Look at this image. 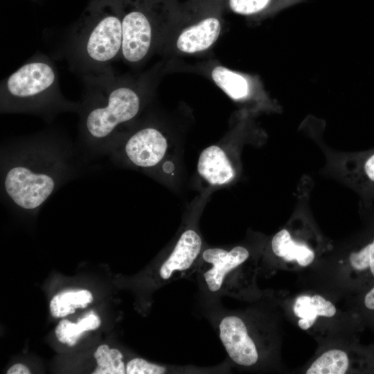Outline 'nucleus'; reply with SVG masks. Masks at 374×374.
<instances>
[{
  "instance_id": "nucleus-14",
  "label": "nucleus",
  "mask_w": 374,
  "mask_h": 374,
  "mask_svg": "<svg viewBox=\"0 0 374 374\" xmlns=\"http://www.w3.org/2000/svg\"><path fill=\"white\" fill-rule=\"evenodd\" d=\"M271 248L278 257L286 261L296 260L302 267L309 265L314 258V253L304 244L294 242L286 229L278 231L272 238Z\"/></svg>"
},
{
  "instance_id": "nucleus-19",
  "label": "nucleus",
  "mask_w": 374,
  "mask_h": 374,
  "mask_svg": "<svg viewBox=\"0 0 374 374\" xmlns=\"http://www.w3.org/2000/svg\"><path fill=\"white\" fill-rule=\"evenodd\" d=\"M224 8L244 16L258 15L268 10L274 0H222Z\"/></svg>"
},
{
  "instance_id": "nucleus-2",
  "label": "nucleus",
  "mask_w": 374,
  "mask_h": 374,
  "mask_svg": "<svg viewBox=\"0 0 374 374\" xmlns=\"http://www.w3.org/2000/svg\"><path fill=\"white\" fill-rule=\"evenodd\" d=\"M79 129L84 143L95 151H108L119 129L139 114L148 91L145 78L116 76L113 69L82 78Z\"/></svg>"
},
{
  "instance_id": "nucleus-18",
  "label": "nucleus",
  "mask_w": 374,
  "mask_h": 374,
  "mask_svg": "<svg viewBox=\"0 0 374 374\" xmlns=\"http://www.w3.org/2000/svg\"><path fill=\"white\" fill-rule=\"evenodd\" d=\"M93 355L98 366L93 374L126 373L123 355L118 349L103 344L97 348Z\"/></svg>"
},
{
  "instance_id": "nucleus-5",
  "label": "nucleus",
  "mask_w": 374,
  "mask_h": 374,
  "mask_svg": "<svg viewBox=\"0 0 374 374\" xmlns=\"http://www.w3.org/2000/svg\"><path fill=\"white\" fill-rule=\"evenodd\" d=\"M180 6L176 0H121V58L131 65L146 60L161 45Z\"/></svg>"
},
{
  "instance_id": "nucleus-23",
  "label": "nucleus",
  "mask_w": 374,
  "mask_h": 374,
  "mask_svg": "<svg viewBox=\"0 0 374 374\" xmlns=\"http://www.w3.org/2000/svg\"><path fill=\"white\" fill-rule=\"evenodd\" d=\"M8 374H29V369L24 364H16L12 366L7 371Z\"/></svg>"
},
{
  "instance_id": "nucleus-6",
  "label": "nucleus",
  "mask_w": 374,
  "mask_h": 374,
  "mask_svg": "<svg viewBox=\"0 0 374 374\" xmlns=\"http://www.w3.org/2000/svg\"><path fill=\"white\" fill-rule=\"evenodd\" d=\"M222 0H191L179 9L172 21L179 30L174 47L183 54H197L208 50L217 42L222 29Z\"/></svg>"
},
{
  "instance_id": "nucleus-16",
  "label": "nucleus",
  "mask_w": 374,
  "mask_h": 374,
  "mask_svg": "<svg viewBox=\"0 0 374 374\" xmlns=\"http://www.w3.org/2000/svg\"><path fill=\"white\" fill-rule=\"evenodd\" d=\"M101 323L98 316L91 314L77 323L67 319L62 320L55 328V335L59 341L72 346L76 344L84 332L98 328Z\"/></svg>"
},
{
  "instance_id": "nucleus-20",
  "label": "nucleus",
  "mask_w": 374,
  "mask_h": 374,
  "mask_svg": "<svg viewBox=\"0 0 374 374\" xmlns=\"http://www.w3.org/2000/svg\"><path fill=\"white\" fill-rule=\"evenodd\" d=\"M349 261L354 269L359 271L369 270L374 277V238L357 251L352 252Z\"/></svg>"
},
{
  "instance_id": "nucleus-4",
  "label": "nucleus",
  "mask_w": 374,
  "mask_h": 374,
  "mask_svg": "<svg viewBox=\"0 0 374 374\" xmlns=\"http://www.w3.org/2000/svg\"><path fill=\"white\" fill-rule=\"evenodd\" d=\"M80 103L64 98L59 74L46 55L35 54L1 82V114L24 113L53 117L65 112L78 113Z\"/></svg>"
},
{
  "instance_id": "nucleus-12",
  "label": "nucleus",
  "mask_w": 374,
  "mask_h": 374,
  "mask_svg": "<svg viewBox=\"0 0 374 374\" xmlns=\"http://www.w3.org/2000/svg\"><path fill=\"white\" fill-rule=\"evenodd\" d=\"M211 78L222 91L234 100H244L251 93L252 84L249 78L226 66H213L211 71Z\"/></svg>"
},
{
  "instance_id": "nucleus-15",
  "label": "nucleus",
  "mask_w": 374,
  "mask_h": 374,
  "mask_svg": "<svg viewBox=\"0 0 374 374\" xmlns=\"http://www.w3.org/2000/svg\"><path fill=\"white\" fill-rule=\"evenodd\" d=\"M92 301V294L86 290L62 292L51 299L50 311L53 317H64L74 313L78 308H86Z\"/></svg>"
},
{
  "instance_id": "nucleus-17",
  "label": "nucleus",
  "mask_w": 374,
  "mask_h": 374,
  "mask_svg": "<svg viewBox=\"0 0 374 374\" xmlns=\"http://www.w3.org/2000/svg\"><path fill=\"white\" fill-rule=\"evenodd\" d=\"M349 365L347 354L341 350L326 351L317 358L306 371L307 374H344Z\"/></svg>"
},
{
  "instance_id": "nucleus-3",
  "label": "nucleus",
  "mask_w": 374,
  "mask_h": 374,
  "mask_svg": "<svg viewBox=\"0 0 374 374\" xmlns=\"http://www.w3.org/2000/svg\"><path fill=\"white\" fill-rule=\"evenodd\" d=\"M122 45L121 0H91L69 36L70 69L82 78L110 70Z\"/></svg>"
},
{
  "instance_id": "nucleus-8",
  "label": "nucleus",
  "mask_w": 374,
  "mask_h": 374,
  "mask_svg": "<svg viewBox=\"0 0 374 374\" xmlns=\"http://www.w3.org/2000/svg\"><path fill=\"white\" fill-rule=\"evenodd\" d=\"M220 338L230 358L240 366H252L258 354L256 345L249 337L244 321L236 316L222 319L220 326Z\"/></svg>"
},
{
  "instance_id": "nucleus-22",
  "label": "nucleus",
  "mask_w": 374,
  "mask_h": 374,
  "mask_svg": "<svg viewBox=\"0 0 374 374\" xmlns=\"http://www.w3.org/2000/svg\"><path fill=\"white\" fill-rule=\"evenodd\" d=\"M363 169L366 178L370 181L374 182V153L366 159Z\"/></svg>"
},
{
  "instance_id": "nucleus-1",
  "label": "nucleus",
  "mask_w": 374,
  "mask_h": 374,
  "mask_svg": "<svg viewBox=\"0 0 374 374\" xmlns=\"http://www.w3.org/2000/svg\"><path fill=\"white\" fill-rule=\"evenodd\" d=\"M8 147L1 153V184L10 205L38 210L72 175L69 154L55 136L39 134Z\"/></svg>"
},
{
  "instance_id": "nucleus-10",
  "label": "nucleus",
  "mask_w": 374,
  "mask_h": 374,
  "mask_svg": "<svg viewBox=\"0 0 374 374\" xmlns=\"http://www.w3.org/2000/svg\"><path fill=\"white\" fill-rule=\"evenodd\" d=\"M202 241L199 234L192 229L185 231L159 269V276L163 280L170 279L177 271L189 269L199 256Z\"/></svg>"
},
{
  "instance_id": "nucleus-21",
  "label": "nucleus",
  "mask_w": 374,
  "mask_h": 374,
  "mask_svg": "<svg viewBox=\"0 0 374 374\" xmlns=\"http://www.w3.org/2000/svg\"><path fill=\"white\" fill-rule=\"evenodd\" d=\"M125 370L127 374H162L166 368L142 358H134L127 364Z\"/></svg>"
},
{
  "instance_id": "nucleus-9",
  "label": "nucleus",
  "mask_w": 374,
  "mask_h": 374,
  "mask_svg": "<svg viewBox=\"0 0 374 374\" xmlns=\"http://www.w3.org/2000/svg\"><path fill=\"white\" fill-rule=\"evenodd\" d=\"M249 256L247 249L241 246L235 247L229 251L222 248L206 249L202 258L211 265V267L204 274L208 290L212 292L220 290L226 276L243 263Z\"/></svg>"
},
{
  "instance_id": "nucleus-7",
  "label": "nucleus",
  "mask_w": 374,
  "mask_h": 374,
  "mask_svg": "<svg viewBox=\"0 0 374 374\" xmlns=\"http://www.w3.org/2000/svg\"><path fill=\"white\" fill-rule=\"evenodd\" d=\"M168 141L162 132L147 125L134 131L125 140L123 153L135 166L149 168L157 165L164 157Z\"/></svg>"
},
{
  "instance_id": "nucleus-13",
  "label": "nucleus",
  "mask_w": 374,
  "mask_h": 374,
  "mask_svg": "<svg viewBox=\"0 0 374 374\" xmlns=\"http://www.w3.org/2000/svg\"><path fill=\"white\" fill-rule=\"evenodd\" d=\"M294 312L301 319L299 326L303 330H308L315 322L318 316L331 317L336 313L335 305L320 295L312 297L303 295L297 298L294 305Z\"/></svg>"
},
{
  "instance_id": "nucleus-11",
  "label": "nucleus",
  "mask_w": 374,
  "mask_h": 374,
  "mask_svg": "<svg viewBox=\"0 0 374 374\" xmlns=\"http://www.w3.org/2000/svg\"><path fill=\"white\" fill-rule=\"evenodd\" d=\"M197 170L200 176L212 185L226 184L234 177L233 168L226 153L217 145H211L202 152Z\"/></svg>"
},
{
  "instance_id": "nucleus-24",
  "label": "nucleus",
  "mask_w": 374,
  "mask_h": 374,
  "mask_svg": "<svg viewBox=\"0 0 374 374\" xmlns=\"http://www.w3.org/2000/svg\"><path fill=\"white\" fill-rule=\"evenodd\" d=\"M364 303L367 309L374 310V287L365 295Z\"/></svg>"
}]
</instances>
